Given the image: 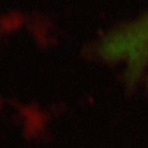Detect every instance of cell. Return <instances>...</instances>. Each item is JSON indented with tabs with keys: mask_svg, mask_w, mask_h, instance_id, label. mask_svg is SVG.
<instances>
[{
	"mask_svg": "<svg viewBox=\"0 0 148 148\" xmlns=\"http://www.w3.org/2000/svg\"><path fill=\"white\" fill-rule=\"evenodd\" d=\"M101 53L108 60L125 62L131 81L148 74V14L107 37Z\"/></svg>",
	"mask_w": 148,
	"mask_h": 148,
	"instance_id": "obj_1",
	"label": "cell"
}]
</instances>
